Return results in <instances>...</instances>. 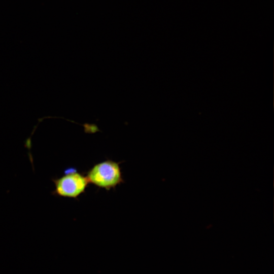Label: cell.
Instances as JSON below:
<instances>
[{
	"instance_id": "cell-2",
	"label": "cell",
	"mask_w": 274,
	"mask_h": 274,
	"mask_svg": "<svg viewBox=\"0 0 274 274\" xmlns=\"http://www.w3.org/2000/svg\"><path fill=\"white\" fill-rule=\"evenodd\" d=\"M52 181L54 185L52 195L74 199L83 194L89 184L86 176L73 167L65 169L60 177L52 178Z\"/></svg>"
},
{
	"instance_id": "cell-3",
	"label": "cell",
	"mask_w": 274,
	"mask_h": 274,
	"mask_svg": "<svg viewBox=\"0 0 274 274\" xmlns=\"http://www.w3.org/2000/svg\"><path fill=\"white\" fill-rule=\"evenodd\" d=\"M83 127L84 132L88 134H93L96 132L101 131L97 125L94 123L90 124L85 123L83 124Z\"/></svg>"
},
{
	"instance_id": "cell-1",
	"label": "cell",
	"mask_w": 274,
	"mask_h": 274,
	"mask_svg": "<svg viewBox=\"0 0 274 274\" xmlns=\"http://www.w3.org/2000/svg\"><path fill=\"white\" fill-rule=\"evenodd\" d=\"M120 163L108 159L94 164L86 173L89 183L110 190L124 182Z\"/></svg>"
}]
</instances>
